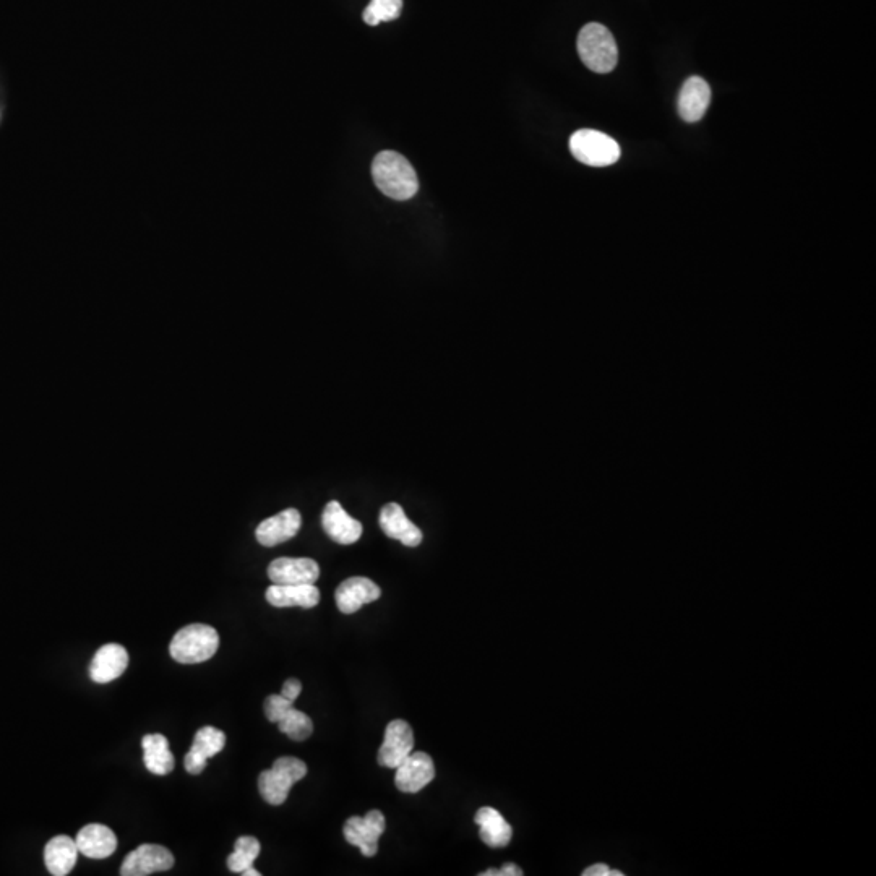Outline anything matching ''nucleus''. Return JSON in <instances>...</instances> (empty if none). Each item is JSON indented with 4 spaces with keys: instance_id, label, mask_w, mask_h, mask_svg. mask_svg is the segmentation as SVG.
Returning <instances> with one entry per match:
<instances>
[{
    "instance_id": "7ed1b4c3",
    "label": "nucleus",
    "mask_w": 876,
    "mask_h": 876,
    "mask_svg": "<svg viewBox=\"0 0 876 876\" xmlns=\"http://www.w3.org/2000/svg\"><path fill=\"white\" fill-rule=\"evenodd\" d=\"M578 54L583 64L596 73H609L619 61L614 36L601 23H588L578 35Z\"/></svg>"
},
{
    "instance_id": "39448f33",
    "label": "nucleus",
    "mask_w": 876,
    "mask_h": 876,
    "mask_svg": "<svg viewBox=\"0 0 876 876\" xmlns=\"http://www.w3.org/2000/svg\"><path fill=\"white\" fill-rule=\"evenodd\" d=\"M570 151L580 163L593 168H606L617 163L620 146L614 138L597 130H578L570 138Z\"/></svg>"
},
{
    "instance_id": "2eb2a0df",
    "label": "nucleus",
    "mask_w": 876,
    "mask_h": 876,
    "mask_svg": "<svg viewBox=\"0 0 876 876\" xmlns=\"http://www.w3.org/2000/svg\"><path fill=\"white\" fill-rule=\"evenodd\" d=\"M382 591L374 581L354 576L343 581L335 593L336 606L343 614H354L365 604L377 601Z\"/></svg>"
},
{
    "instance_id": "f3484780",
    "label": "nucleus",
    "mask_w": 876,
    "mask_h": 876,
    "mask_svg": "<svg viewBox=\"0 0 876 876\" xmlns=\"http://www.w3.org/2000/svg\"><path fill=\"white\" fill-rule=\"evenodd\" d=\"M711 103V88L701 77L688 78L679 95V114L683 121L698 122L705 117Z\"/></svg>"
},
{
    "instance_id": "bb28decb",
    "label": "nucleus",
    "mask_w": 876,
    "mask_h": 876,
    "mask_svg": "<svg viewBox=\"0 0 876 876\" xmlns=\"http://www.w3.org/2000/svg\"><path fill=\"white\" fill-rule=\"evenodd\" d=\"M302 692V683L297 679H289L284 682L283 690H281V695L284 698H288V700L296 701L301 695Z\"/></svg>"
},
{
    "instance_id": "a878e982",
    "label": "nucleus",
    "mask_w": 876,
    "mask_h": 876,
    "mask_svg": "<svg viewBox=\"0 0 876 876\" xmlns=\"http://www.w3.org/2000/svg\"><path fill=\"white\" fill-rule=\"evenodd\" d=\"M294 706V701L284 698L283 695H270L265 700V714L270 722H278Z\"/></svg>"
},
{
    "instance_id": "c85d7f7f",
    "label": "nucleus",
    "mask_w": 876,
    "mask_h": 876,
    "mask_svg": "<svg viewBox=\"0 0 876 876\" xmlns=\"http://www.w3.org/2000/svg\"><path fill=\"white\" fill-rule=\"evenodd\" d=\"M500 876H521L523 875V870H521L518 865L515 864H505L499 870Z\"/></svg>"
},
{
    "instance_id": "f8f14e48",
    "label": "nucleus",
    "mask_w": 876,
    "mask_h": 876,
    "mask_svg": "<svg viewBox=\"0 0 876 876\" xmlns=\"http://www.w3.org/2000/svg\"><path fill=\"white\" fill-rule=\"evenodd\" d=\"M302 516L296 508H288L258 524L255 537L265 547H275L289 541L301 529Z\"/></svg>"
},
{
    "instance_id": "20e7f679",
    "label": "nucleus",
    "mask_w": 876,
    "mask_h": 876,
    "mask_svg": "<svg viewBox=\"0 0 876 876\" xmlns=\"http://www.w3.org/2000/svg\"><path fill=\"white\" fill-rule=\"evenodd\" d=\"M307 774V765L299 758L283 756L275 761L273 768L267 769L258 778V791L270 805H283L288 800L289 791L296 782Z\"/></svg>"
},
{
    "instance_id": "423d86ee",
    "label": "nucleus",
    "mask_w": 876,
    "mask_h": 876,
    "mask_svg": "<svg viewBox=\"0 0 876 876\" xmlns=\"http://www.w3.org/2000/svg\"><path fill=\"white\" fill-rule=\"evenodd\" d=\"M387 821L382 812L370 810L365 816H351L344 823V839L357 847L364 857H374L378 852V839L382 838Z\"/></svg>"
},
{
    "instance_id": "b1692460",
    "label": "nucleus",
    "mask_w": 876,
    "mask_h": 876,
    "mask_svg": "<svg viewBox=\"0 0 876 876\" xmlns=\"http://www.w3.org/2000/svg\"><path fill=\"white\" fill-rule=\"evenodd\" d=\"M276 724H278L280 732L288 735L289 739L296 740V742L309 739L312 732H314V722H312V719L307 714L299 711V709L294 708V706Z\"/></svg>"
},
{
    "instance_id": "4468645a",
    "label": "nucleus",
    "mask_w": 876,
    "mask_h": 876,
    "mask_svg": "<svg viewBox=\"0 0 876 876\" xmlns=\"http://www.w3.org/2000/svg\"><path fill=\"white\" fill-rule=\"evenodd\" d=\"M380 528L391 539L406 547H417L422 542V531L409 520L398 503H387L380 511Z\"/></svg>"
},
{
    "instance_id": "f03ea898",
    "label": "nucleus",
    "mask_w": 876,
    "mask_h": 876,
    "mask_svg": "<svg viewBox=\"0 0 876 876\" xmlns=\"http://www.w3.org/2000/svg\"><path fill=\"white\" fill-rule=\"evenodd\" d=\"M218 648L219 635L215 628L205 623H194L174 635L169 653L179 664H200L215 656Z\"/></svg>"
},
{
    "instance_id": "dca6fc26",
    "label": "nucleus",
    "mask_w": 876,
    "mask_h": 876,
    "mask_svg": "<svg viewBox=\"0 0 876 876\" xmlns=\"http://www.w3.org/2000/svg\"><path fill=\"white\" fill-rule=\"evenodd\" d=\"M129 666V654L124 646L109 643L96 651L90 664V677L96 683H109L119 679Z\"/></svg>"
},
{
    "instance_id": "a211bd4d",
    "label": "nucleus",
    "mask_w": 876,
    "mask_h": 876,
    "mask_svg": "<svg viewBox=\"0 0 876 876\" xmlns=\"http://www.w3.org/2000/svg\"><path fill=\"white\" fill-rule=\"evenodd\" d=\"M78 852L88 859H108L117 849V838L108 826L86 825L77 834Z\"/></svg>"
},
{
    "instance_id": "0eeeda50",
    "label": "nucleus",
    "mask_w": 876,
    "mask_h": 876,
    "mask_svg": "<svg viewBox=\"0 0 876 876\" xmlns=\"http://www.w3.org/2000/svg\"><path fill=\"white\" fill-rule=\"evenodd\" d=\"M414 732L408 722L396 719L385 729V739L378 750V765L396 769L406 756L413 753Z\"/></svg>"
},
{
    "instance_id": "9d476101",
    "label": "nucleus",
    "mask_w": 876,
    "mask_h": 876,
    "mask_svg": "<svg viewBox=\"0 0 876 876\" xmlns=\"http://www.w3.org/2000/svg\"><path fill=\"white\" fill-rule=\"evenodd\" d=\"M226 745V734L216 727H202L195 734L194 743L189 753L185 755V771L189 774H202L207 768V761L218 755Z\"/></svg>"
},
{
    "instance_id": "6ab92c4d",
    "label": "nucleus",
    "mask_w": 876,
    "mask_h": 876,
    "mask_svg": "<svg viewBox=\"0 0 876 876\" xmlns=\"http://www.w3.org/2000/svg\"><path fill=\"white\" fill-rule=\"evenodd\" d=\"M265 596L275 607L312 609L320 602V591L315 584H271Z\"/></svg>"
},
{
    "instance_id": "412c9836",
    "label": "nucleus",
    "mask_w": 876,
    "mask_h": 876,
    "mask_svg": "<svg viewBox=\"0 0 876 876\" xmlns=\"http://www.w3.org/2000/svg\"><path fill=\"white\" fill-rule=\"evenodd\" d=\"M476 825L481 828V839L484 844L494 849L507 847L510 844L513 829L507 820L500 815L499 810L492 807H484L476 813Z\"/></svg>"
},
{
    "instance_id": "5701e85b",
    "label": "nucleus",
    "mask_w": 876,
    "mask_h": 876,
    "mask_svg": "<svg viewBox=\"0 0 876 876\" xmlns=\"http://www.w3.org/2000/svg\"><path fill=\"white\" fill-rule=\"evenodd\" d=\"M260 855V842L254 836H242L237 839L234 852L228 857V867L232 873H242L249 867H254V862Z\"/></svg>"
},
{
    "instance_id": "1a4fd4ad",
    "label": "nucleus",
    "mask_w": 876,
    "mask_h": 876,
    "mask_svg": "<svg viewBox=\"0 0 876 876\" xmlns=\"http://www.w3.org/2000/svg\"><path fill=\"white\" fill-rule=\"evenodd\" d=\"M435 778L434 760L424 752L411 753L396 768L395 784L401 792L417 794Z\"/></svg>"
},
{
    "instance_id": "cd10ccee",
    "label": "nucleus",
    "mask_w": 876,
    "mask_h": 876,
    "mask_svg": "<svg viewBox=\"0 0 876 876\" xmlns=\"http://www.w3.org/2000/svg\"><path fill=\"white\" fill-rule=\"evenodd\" d=\"M583 876H623V873L617 872V870H610L606 864H596L593 867L586 868Z\"/></svg>"
},
{
    "instance_id": "6e6552de",
    "label": "nucleus",
    "mask_w": 876,
    "mask_h": 876,
    "mask_svg": "<svg viewBox=\"0 0 876 876\" xmlns=\"http://www.w3.org/2000/svg\"><path fill=\"white\" fill-rule=\"evenodd\" d=\"M174 865V857L166 847L158 844H142L130 852L121 867L122 876H146L166 872Z\"/></svg>"
},
{
    "instance_id": "ddd939ff",
    "label": "nucleus",
    "mask_w": 876,
    "mask_h": 876,
    "mask_svg": "<svg viewBox=\"0 0 876 876\" xmlns=\"http://www.w3.org/2000/svg\"><path fill=\"white\" fill-rule=\"evenodd\" d=\"M320 576V567L312 559L281 557L268 567V578L273 584H315Z\"/></svg>"
},
{
    "instance_id": "aec40b11",
    "label": "nucleus",
    "mask_w": 876,
    "mask_h": 876,
    "mask_svg": "<svg viewBox=\"0 0 876 876\" xmlns=\"http://www.w3.org/2000/svg\"><path fill=\"white\" fill-rule=\"evenodd\" d=\"M77 842L69 836H56L44 847V864L54 876H65L72 872L78 859Z\"/></svg>"
},
{
    "instance_id": "f257e3e1",
    "label": "nucleus",
    "mask_w": 876,
    "mask_h": 876,
    "mask_svg": "<svg viewBox=\"0 0 876 876\" xmlns=\"http://www.w3.org/2000/svg\"><path fill=\"white\" fill-rule=\"evenodd\" d=\"M372 177L382 194L400 202L413 198L419 189V179L413 166L396 151L378 153L372 163Z\"/></svg>"
},
{
    "instance_id": "c756f323",
    "label": "nucleus",
    "mask_w": 876,
    "mask_h": 876,
    "mask_svg": "<svg viewBox=\"0 0 876 876\" xmlns=\"http://www.w3.org/2000/svg\"><path fill=\"white\" fill-rule=\"evenodd\" d=\"M244 876H260V872H257L254 867H249L247 870L241 873Z\"/></svg>"
},
{
    "instance_id": "9b49d317",
    "label": "nucleus",
    "mask_w": 876,
    "mask_h": 876,
    "mask_svg": "<svg viewBox=\"0 0 876 876\" xmlns=\"http://www.w3.org/2000/svg\"><path fill=\"white\" fill-rule=\"evenodd\" d=\"M322 526L331 541L338 542L341 546L356 544L364 533L362 524L354 520L353 516H349L341 507V503L336 500L328 503L323 510Z\"/></svg>"
},
{
    "instance_id": "4be33fe9",
    "label": "nucleus",
    "mask_w": 876,
    "mask_h": 876,
    "mask_svg": "<svg viewBox=\"0 0 876 876\" xmlns=\"http://www.w3.org/2000/svg\"><path fill=\"white\" fill-rule=\"evenodd\" d=\"M143 761L151 774L166 776L174 769V756H172L169 742L164 735H145L142 740Z\"/></svg>"
},
{
    "instance_id": "393cba45",
    "label": "nucleus",
    "mask_w": 876,
    "mask_h": 876,
    "mask_svg": "<svg viewBox=\"0 0 876 876\" xmlns=\"http://www.w3.org/2000/svg\"><path fill=\"white\" fill-rule=\"evenodd\" d=\"M403 10V0H372L364 10V22L370 26L391 22L400 17Z\"/></svg>"
}]
</instances>
